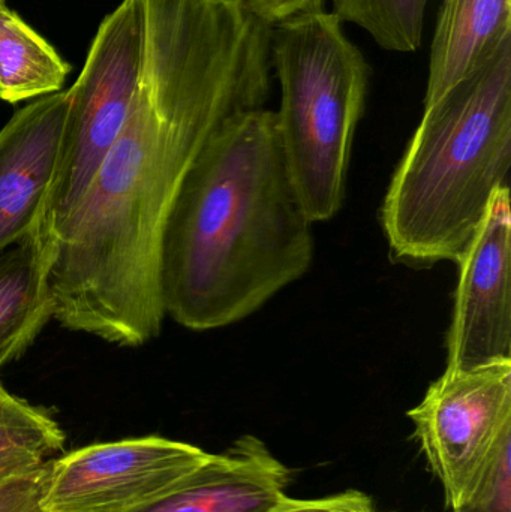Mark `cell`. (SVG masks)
Instances as JSON below:
<instances>
[{
	"label": "cell",
	"instance_id": "ba28073f",
	"mask_svg": "<svg viewBox=\"0 0 511 512\" xmlns=\"http://www.w3.org/2000/svg\"><path fill=\"white\" fill-rule=\"evenodd\" d=\"M459 267L446 372L511 363L510 188L492 198Z\"/></svg>",
	"mask_w": 511,
	"mask_h": 512
},
{
	"label": "cell",
	"instance_id": "8fae6325",
	"mask_svg": "<svg viewBox=\"0 0 511 512\" xmlns=\"http://www.w3.org/2000/svg\"><path fill=\"white\" fill-rule=\"evenodd\" d=\"M56 236L44 222L0 254V370L26 354L53 319Z\"/></svg>",
	"mask_w": 511,
	"mask_h": 512
},
{
	"label": "cell",
	"instance_id": "2e32d148",
	"mask_svg": "<svg viewBox=\"0 0 511 512\" xmlns=\"http://www.w3.org/2000/svg\"><path fill=\"white\" fill-rule=\"evenodd\" d=\"M453 512H511V430L498 442L476 489Z\"/></svg>",
	"mask_w": 511,
	"mask_h": 512
},
{
	"label": "cell",
	"instance_id": "30bf717a",
	"mask_svg": "<svg viewBox=\"0 0 511 512\" xmlns=\"http://www.w3.org/2000/svg\"><path fill=\"white\" fill-rule=\"evenodd\" d=\"M291 472L246 435L167 492L126 512H263L287 496Z\"/></svg>",
	"mask_w": 511,
	"mask_h": 512
},
{
	"label": "cell",
	"instance_id": "8992f818",
	"mask_svg": "<svg viewBox=\"0 0 511 512\" xmlns=\"http://www.w3.org/2000/svg\"><path fill=\"white\" fill-rule=\"evenodd\" d=\"M408 418L429 468L443 484L447 505L458 507L511 430V363L444 370Z\"/></svg>",
	"mask_w": 511,
	"mask_h": 512
},
{
	"label": "cell",
	"instance_id": "e0dca14e",
	"mask_svg": "<svg viewBox=\"0 0 511 512\" xmlns=\"http://www.w3.org/2000/svg\"><path fill=\"white\" fill-rule=\"evenodd\" d=\"M50 462L26 474L0 481V512H42Z\"/></svg>",
	"mask_w": 511,
	"mask_h": 512
},
{
	"label": "cell",
	"instance_id": "9a60e30c",
	"mask_svg": "<svg viewBox=\"0 0 511 512\" xmlns=\"http://www.w3.org/2000/svg\"><path fill=\"white\" fill-rule=\"evenodd\" d=\"M342 23L365 30L378 47L414 53L422 47L429 0H332Z\"/></svg>",
	"mask_w": 511,
	"mask_h": 512
},
{
	"label": "cell",
	"instance_id": "ffe728a7",
	"mask_svg": "<svg viewBox=\"0 0 511 512\" xmlns=\"http://www.w3.org/2000/svg\"><path fill=\"white\" fill-rule=\"evenodd\" d=\"M6 393H8V391H6L5 387H3L2 384H0V397L5 396Z\"/></svg>",
	"mask_w": 511,
	"mask_h": 512
},
{
	"label": "cell",
	"instance_id": "52a82bcc",
	"mask_svg": "<svg viewBox=\"0 0 511 512\" xmlns=\"http://www.w3.org/2000/svg\"><path fill=\"white\" fill-rule=\"evenodd\" d=\"M212 456L161 436L93 444L51 460L42 512H126L188 477Z\"/></svg>",
	"mask_w": 511,
	"mask_h": 512
},
{
	"label": "cell",
	"instance_id": "6da1fadb",
	"mask_svg": "<svg viewBox=\"0 0 511 512\" xmlns=\"http://www.w3.org/2000/svg\"><path fill=\"white\" fill-rule=\"evenodd\" d=\"M272 71L270 27L246 0H143L131 110L56 231L54 321L123 348L161 334L162 240L180 186L222 123L264 108Z\"/></svg>",
	"mask_w": 511,
	"mask_h": 512
},
{
	"label": "cell",
	"instance_id": "44dd1931",
	"mask_svg": "<svg viewBox=\"0 0 511 512\" xmlns=\"http://www.w3.org/2000/svg\"><path fill=\"white\" fill-rule=\"evenodd\" d=\"M0 3H5V0H0Z\"/></svg>",
	"mask_w": 511,
	"mask_h": 512
},
{
	"label": "cell",
	"instance_id": "5b68a950",
	"mask_svg": "<svg viewBox=\"0 0 511 512\" xmlns=\"http://www.w3.org/2000/svg\"><path fill=\"white\" fill-rule=\"evenodd\" d=\"M143 48V0H122L99 24L69 87V111L44 227L56 231L78 209L131 110Z\"/></svg>",
	"mask_w": 511,
	"mask_h": 512
},
{
	"label": "cell",
	"instance_id": "7c38bea8",
	"mask_svg": "<svg viewBox=\"0 0 511 512\" xmlns=\"http://www.w3.org/2000/svg\"><path fill=\"white\" fill-rule=\"evenodd\" d=\"M511 36V0H443L429 56L425 107L470 77Z\"/></svg>",
	"mask_w": 511,
	"mask_h": 512
},
{
	"label": "cell",
	"instance_id": "4fadbf2b",
	"mask_svg": "<svg viewBox=\"0 0 511 512\" xmlns=\"http://www.w3.org/2000/svg\"><path fill=\"white\" fill-rule=\"evenodd\" d=\"M71 65L6 3H0V101L20 104L63 90Z\"/></svg>",
	"mask_w": 511,
	"mask_h": 512
},
{
	"label": "cell",
	"instance_id": "7a4b0ae2",
	"mask_svg": "<svg viewBox=\"0 0 511 512\" xmlns=\"http://www.w3.org/2000/svg\"><path fill=\"white\" fill-rule=\"evenodd\" d=\"M288 173L275 111H245L201 147L162 240L165 315L209 331L248 318L305 276L314 234Z\"/></svg>",
	"mask_w": 511,
	"mask_h": 512
},
{
	"label": "cell",
	"instance_id": "9c48e42d",
	"mask_svg": "<svg viewBox=\"0 0 511 512\" xmlns=\"http://www.w3.org/2000/svg\"><path fill=\"white\" fill-rule=\"evenodd\" d=\"M69 101L68 89L33 99L0 129V254L44 222Z\"/></svg>",
	"mask_w": 511,
	"mask_h": 512
},
{
	"label": "cell",
	"instance_id": "5bb4252c",
	"mask_svg": "<svg viewBox=\"0 0 511 512\" xmlns=\"http://www.w3.org/2000/svg\"><path fill=\"white\" fill-rule=\"evenodd\" d=\"M63 445L65 433L45 409L11 393L0 397V481L51 462Z\"/></svg>",
	"mask_w": 511,
	"mask_h": 512
},
{
	"label": "cell",
	"instance_id": "ac0fdd59",
	"mask_svg": "<svg viewBox=\"0 0 511 512\" xmlns=\"http://www.w3.org/2000/svg\"><path fill=\"white\" fill-rule=\"evenodd\" d=\"M263 512H374V507L365 493L348 490L321 499H291L285 496Z\"/></svg>",
	"mask_w": 511,
	"mask_h": 512
},
{
	"label": "cell",
	"instance_id": "277c9868",
	"mask_svg": "<svg viewBox=\"0 0 511 512\" xmlns=\"http://www.w3.org/2000/svg\"><path fill=\"white\" fill-rule=\"evenodd\" d=\"M270 57L281 89L275 120L288 173L309 219L330 221L344 206L371 66L341 18L324 6L273 26Z\"/></svg>",
	"mask_w": 511,
	"mask_h": 512
},
{
	"label": "cell",
	"instance_id": "d6986e66",
	"mask_svg": "<svg viewBox=\"0 0 511 512\" xmlns=\"http://www.w3.org/2000/svg\"><path fill=\"white\" fill-rule=\"evenodd\" d=\"M252 14L273 27L300 12L320 8L324 0H246Z\"/></svg>",
	"mask_w": 511,
	"mask_h": 512
},
{
	"label": "cell",
	"instance_id": "3957f363",
	"mask_svg": "<svg viewBox=\"0 0 511 512\" xmlns=\"http://www.w3.org/2000/svg\"><path fill=\"white\" fill-rule=\"evenodd\" d=\"M510 165L511 36L425 107L381 207L393 261H458L494 195L509 186Z\"/></svg>",
	"mask_w": 511,
	"mask_h": 512
}]
</instances>
